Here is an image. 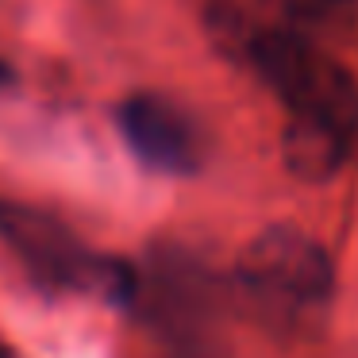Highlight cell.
<instances>
[{
    "label": "cell",
    "mask_w": 358,
    "mask_h": 358,
    "mask_svg": "<svg viewBox=\"0 0 358 358\" xmlns=\"http://www.w3.org/2000/svg\"><path fill=\"white\" fill-rule=\"evenodd\" d=\"M0 358H8V355H4V350H0Z\"/></svg>",
    "instance_id": "obj_8"
},
{
    "label": "cell",
    "mask_w": 358,
    "mask_h": 358,
    "mask_svg": "<svg viewBox=\"0 0 358 358\" xmlns=\"http://www.w3.org/2000/svg\"><path fill=\"white\" fill-rule=\"evenodd\" d=\"M0 239L47 289H101L108 296H124L131 289V273L124 266L96 258L85 243L73 239L70 227L31 204L0 201Z\"/></svg>",
    "instance_id": "obj_2"
},
{
    "label": "cell",
    "mask_w": 358,
    "mask_h": 358,
    "mask_svg": "<svg viewBox=\"0 0 358 358\" xmlns=\"http://www.w3.org/2000/svg\"><path fill=\"white\" fill-rule=\"evenodd\" d=\"M4 85H12V66L0 58V89H4Z\"/></svg>",
    "instance_id": "obj_7"
},
{
    "label": "cell",
    "mask_w": 358,
    "mask_h": 358,
    "mask_svg": "<svg viewBox=\"0 0 358 358\" xmlns=\"http://www.w3.org/2000/svg\"><path fill=\"white\" fill-rule=\"evenodd\" d=\"M239 281L278 312L316 308L331 296V258L296 227H266L239 258Z\"/></svg>",
    "instance_id": "obj_3"
},
{
    "label": "cell",
    "mask_w": 358,
    "mask_h": 358,
    "mask_svg": "<svg viewBox=\"0 0 358 358\" xmlns=\"http://www.w3.org/2000/svg\"><path fill=\"white\" fill-rule=\"evenodd\" d=\"M212 31L227 39L231 55L247 62L266 89H273L289 120H320L347 131L358 127V85L308 35L293 27H255L239 16H216Z\"/></svg>",
    "instance_id": "obj_1"
},
{
    "label": "cell",
    "mask_w": 358,
    "mask_h": 358,
    "mask_svg": "<svg viewBox=\"0 0 358 358\" xmlns=\"http://www.w3.org/2000/svg\"><path fill=\"white\" fill-rule=\"evenodd\" d=\"M350 139L355 131L335 124H320V120H289L285 124V166L289 173L304 181H327L350 155Z\"/></svg>",
    "instance_id": "obj_5"
},
{
    "label": "cell",
    "mask_w": 358,
    "mask_h": 358,
    "mask_svg": "<svg viewBox=\"0 0 358 358\" xmlns=\"http://www.w3.org/2000/svg\"><path fill=\"white\" fill-rule=\"evenodd\" d=\"M120 135L139 162L162 173H193L201 166V135L185 108L158 93H135L116 108Z\"/></svg>",
    "instance_id": "obj_4"
},
{
    "label": "cell",
    "mask_w": 358,
    "mask_h": 358,
    "mask_svg": "<svg viewBox=\"0 0 358 358\" xmlns=\"http://www.w3.org/2000/svg\"><path fill=\"white\" fill-rule=\"evenodd\" d=\"M278 8L296 27H335L355 16L358 0H278Z\"/></svg>",
    "instance_id": "obj_6"
}]
</instances>
